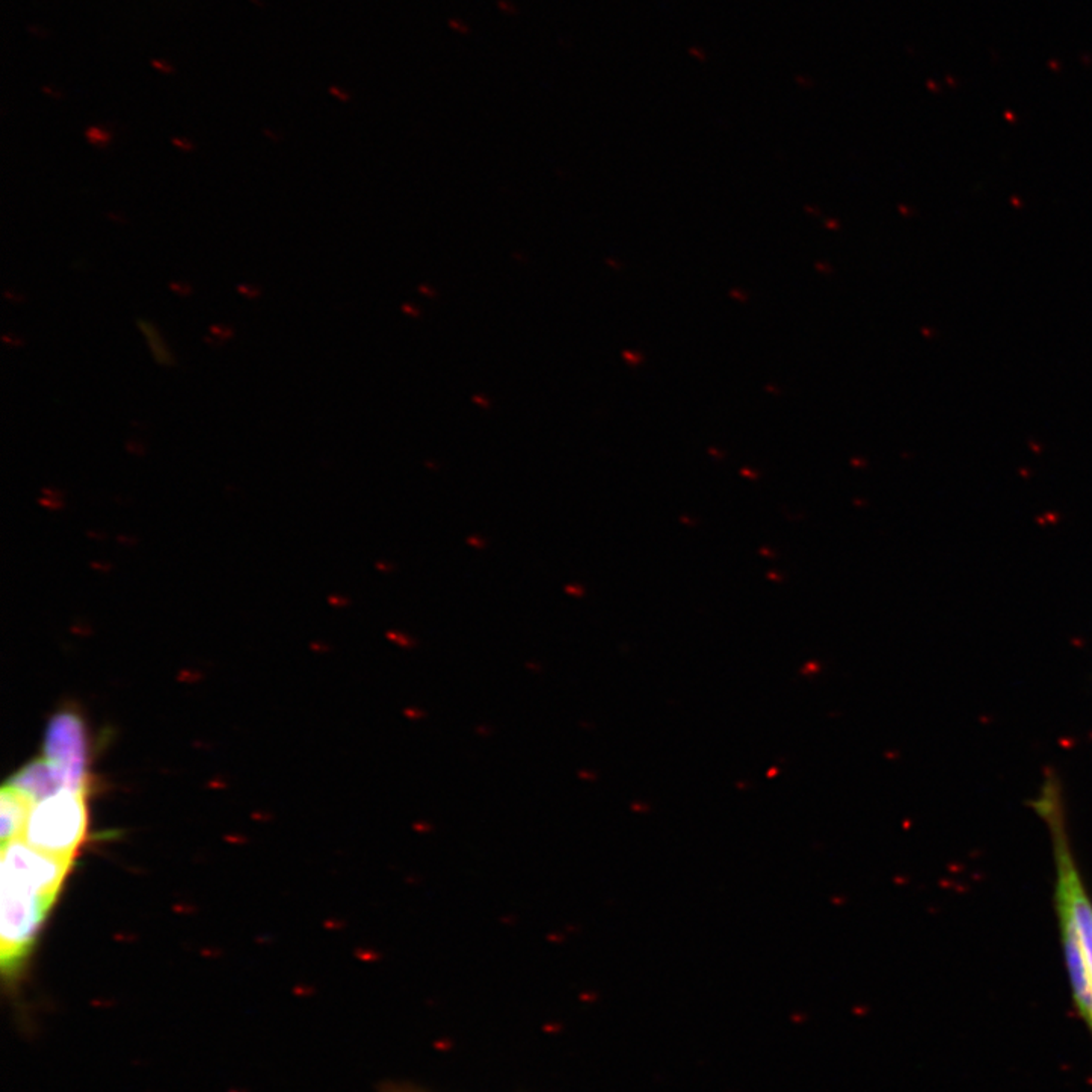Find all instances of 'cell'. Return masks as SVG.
Instances as JSON below:
<instances>
[{"instance_id": "obj_6", "label": "cell", "mask_w": 1092, "mask_h": 1092, "mask_svg": "<svg viewBox=\"0 0 1092 1092\" xmlns=\"http://www.w3.org/2000/svg\"><path fill=\"white\" fill-rule=\"evenodd\" d=\"M7 786L22 794L23 797L28 798L32 804L64 791L63 783L59 780L58 774L44 757L32 760V762L22 766L16 774L11 775L10 780L7 781Z\"/></svg>"}, {"instance_id": "obj_17", "label": "cell", "mask_w": 1092, "mask_h": 1092, "mask_svg": "<svg viewBox=\"0 0 1092 1092\" xmlns=\"http://www.w3.org/2000/svg\"><path fill=\"white\" fill-rule=\"evenodd\" d=\"M498 8L501 13L510 14V16L517 14V8L511 4L510 0H498Z\"/></svg>"}, {"instance_id": "obj_5", "label": "cell", "mask_w": 1092, "mask_h": 1092, "mask_svg": "<svg viewBox=\"0 0 1092 1092\" xmlns=\"http://www.w3.org/2000/svg\"><path fill=\"white\" fill-rule=\"evenodd\" d=\"M72 865L73 860L43 853L23 839L11 840L2 845L0 875L31 884L52 898L58 896Z\"/></svg>"}, {"instance_id": "obj_4", "label": "cell", "mask_w": 1092, "mask_h": 1092, "mask_svg": "<svg viewBox=\"0 0 1092 1092\" xmlns=\"http://www.w3.org/2000/svg\"><path fill=\"white\" fill-rule=\"evenodd\" d=\"M43 753L64 789L87 792V728L75 707H61L50 716L44 733Z\"/></svg>"}, {"instance_id": "obj_2", "label": "cell", "mask_w": 1092, "mask_h": 1092, "mask_svg": "<svg viewBox=\"0 0 1092 1092\" xmlns=\"http://www.w3.org/2000/svg\"><path fill=\"white\" fill-rule=\"evenodd\" d=\"M55 899L31 884L0 875V962L5 978L19 973Z\"/></svg>"}, {"instance_id": "obj_13", "label": "cell", "mask_w": 1092, "mask_h": 1092, "mask_svg": "<svg viewBox=\"0 0 1092 1092\" xmlns=\"http://www.w3.org/2000/svg\"><path fill=\"white\" fill-rule=\"evenodd\" d=\"M171 144H173L176 149L183 150V152H194V150L197 149L194 141H191L186 137H173L171 138Z\"/></svg>"}, {"instance_id": "obj_7", "label": "cell", "mask_w": 1092, "mask_h": 1092, "mask_svg": "<svg viewBox=\"0 0 1092 1092\" xmlns=\"http://www.w3.org/2000/svg\"><path fill=\"white\" fill-rule=\"evenodd\" d=\"M34 804L19 792L5 784L0 794V837L2 845L11 840L22 839L26 822Z\"/></svg>"}, {"instance_id": "obj_19", "label": "cell", "mask_w": 1092, "mask_h": 1092, "mask_svg": "<svg viewBox=\"0 0 1092 1092\" xmlns=\"http://www.w3.org/2000/svg\"><path fill=\"white\" fill-rule=\"evenodd\" d=\"M330 93L334 94V96H336L337 99L343 100V102H348V100H349L348 94H346L345 91L342 90V88L331 87L330 88Z\"/></svg>"}, {"instance_id": "obj_18", "label": "cell", "mask_w": 1092, "mask_h": 1092, "mask_svg": "<svg viewBox=\"0 0 1092 1092\" xmlns=\"http://www.w3.org/2000/svg\"><path fill=\"white\" fill-rule=\"evenodd\" d=\"M5 298L10 299L14 304H20V302H23L26 299L25 295H20V293L13 292V290H7V292H5Z\"/></svg>"}, {"instance_id": "obj_1", "label": "cell", "mask_w": 1092, "mask_h": 1092, "mask_svg": "<svg viewBox=\"0 0 1092 1092\" xmlns=\"http://www.w3.org/2000/svg\"><path fill=\"white\" fill-rule=\"evenodd\" d=\"M1034 807L1049 825L1052 836L1056 914L1071 994L1092 1034V899L1074 859L1061 789L1055 778H1047Z\"/></svg>"}, {"instance_id": "obj_21", "label": "cell", "mask_w": 1092, "mask_h": 1092, "mask_svg": "<svg viewBox=\"0 0 1092 1092\" xmlns=\"http://www.w3.org/2000/svg\"><path fill=\"white\" fill-rule=\"evenodd\" d=\"M29 31L34 32V34H38L43 38L47 37V34H49V32H41L40 28H34V26H29Z\"/></svg>"}, {"instance_id": "obj_16", "label": "cell", "mask_w": 1092, "mask_h": 1092, "mask_svg": "<svg viewBox=\"0 0 1092 1092\" xmlns=\"http://www.w3.org/2000/svg\"><path fill=\"white\" fill-rule=\"evenodd\" d=\"M2 342H4V345L11 346V348H19V346L25 345V339H23V337L17 336V334L14 333L4 334V337H2Z\"/></svg>"}, {"instance_id": "obj_9", "label": "cell", "mask_w": 1092, "mask_h": 1092, "mask_svg": "<svg viewBox=\"0 0 1092 1092\" xmlns=\"http://www.w3.org/2000/svg\"><path fill=\"white\" fill-rule=\"evenodd\" d=\"M85 140L97 149H106L111 144L112 132L102 125H93L85 129Z\"/></svg>"}, {"instance_id": "obj_20", "label": "cell", "mask_w": 1092, "mask_h": 1092, "mask_svg": "<svg viewBox=\"0 0 1092 1092\" xmlns=\"http://www.w3.org/2000/svg\"><path fill=\"white\" fill-rule=\"evenodd\" d=\"M43 91L44 93L50 94V96L55 97V99H61V97H63V93H58V91L53 90L52 87H47V85H44Z\"/></svg>"}, {"instance_id": "obj_3", "label": "cell", "mask_w": 1092, "mask_h": 1092, "mask_svg": "<svg viewBox=\"0 0 1092 1092\" xmlns=\"http://www.w3.org/2000/svg\"><path fill=\"white\" fill-rule=\"evenodd\" d=\"M87 824L85 792L64 789L32 806L22 839L43 853L75 860Z\"/></svg>"}, {"instance_id": "obj_12", "label": "cell", "mask_w": 1092, "mask_h": 1092, "mask_svg": "<svg viewBox=\"0 0 1092 1092\" xmlns=\"http://www.w3.org/2000/svg\"><path fill=\"white\" fill-rule=\"evenodd\" d=\"M168 287H170L171 292L183 296V298H188V296L194 295L195 292L194 287L188 281H171Z\"/></svg>"}, {"instance_id": "obj_15", "label": "cell", "mask_w": 1092, "mask_h": 1092, "mask_svg": "<svg viewBox=\"0 0 1092 1092\" xmlns=\"http://www.w3.org/2000/svg\"><path fill=\"white\" fill-rule=\"evenodd\" d=\"M150 64H152L153 69L164 73V75H173L174 73V67L171 66V64H168L167 61H162V59H152Z\"/></svg>"}, {"instance_id": "obj_14", "label": "cell", "mask_w": 1092, "mask_h": 1092, "mask_svg": "<svg viewBox=\"0 0 1092 1092\" xmlns=\"http://www.w3.org/2000/svg\"><path fill=\"white\" fill-rule=\"evenodd\" d=\"M448 26L451 31L457 32V34L467 35L470 32L469 25H467V23H464L463 20L460 19L449 20Z\"/></svg>"}, {"instance_id": "obj_11", "label": "cell", "mask_w": 1092, "mask_h": 1092, "mask_svg": "<svg viewBox=\"0 0 1092 1092\" xmlns=\"http://www.w3.org/2000/svg\"><path fill=\"white\" fill-rule=\"evenodd\" d=\"M237 292L248 299H257L262 296V289H260L257 284L251 283H240L239 286H237Z\"/></svg>"}, {"instance_id": "obj_10", "label": "cell", "mask_w": 1092, "mask_h": 1092, "mask_svg": "<svg viewBox=\"0 0 1092 1092\" xmlns=\"http://www.w3.org/2000/svg\"><path fill=\"white\" fill-rule=\"evenodd\" d=\"M210 334L215 336L216 339L221 340L222 343H225L228 342V340L233 339L234 328L224 324L212 325V327H210Z\"/></svg>"}, {"instance_id": "obj_8", "label": "cell", "mask_w": 1092, "mask_h": 1092, "mask_svg": "<svg viewBox=\"0 0 1092 1092\" xmlns=\"http://www.w3.org/2000/svg\"><path fill=\"white\" fill-rule=\"evenodd\" d=\"M137 325L138 328H140L141 333L146 336L147 343H149L150 351H152L156 363L161 364V366H174L176 360H174L170 349L165 345L164 339H162L161 334H159L158 328H156L152 322L147 321V319H138Z\"/></svg>"}]
</instances>
